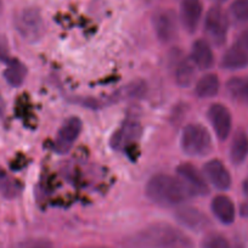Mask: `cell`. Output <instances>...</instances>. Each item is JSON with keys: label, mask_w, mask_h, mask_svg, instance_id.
<instances>
[{"label": "cell", "mask_w": 248, "mask_h": 248, "mask_svg": "<svg viewBox=\"0 0 248 248\" xmlns=\"http://www.w3.org/2000/svg\"><path fill=\"white\" fill-rule=\"evenodd\" d=\"M129 248H195L191 238L180 229L157 223L142 229L132 238Z\"/></svg>", "instance_id": "obj_1"}, {"label": "cell", "mask_w": 248, "mask_h": 248, "mask_svg": "<svg viewBox=\"0 0 248 248\" xmlns=\"http://www.w3.org/2000/svg\"><path fill=\"white\" fill-rule=\"evenodd\" d=\"M150 201L163 207H173L183 203L191 196V192L183 181L169 174H156L145 187Z\"/></svg>", "instance_id": "obj_2"}, {"label": "cell", "mask_w": 248, "mask_h": 248, "mask_svg": "<svg viewBox=\"0 0 248 248\" xmlns=\"http://www.w3.org/2000/svg\"><path fill=\"white\" fill-rule=\"evenodd\" d=\"M181 149L189 156H204L212 150V138L202 124H187L181 134Z\"/></svg>", "instance_id": "obj_3"}, {"label": "cell", "mask_w": 248, "mask_h": 248, "mask_svg": "<svg viewBox=\"0 0 248 248\" xmlns=\"http://www.w3.org/2000/svg\"><path fill=\"white\" fill-rule=\"evenodd\" d=\"M16 31L25 40L35 43L45 33V25L42 15L35 9H25L21 11L15 20Z\"/></svg>", "instance_id": "obj_4"}, {"label": "cell", "mask_w": 248, "mask_h": 248, "mask_svg": "<svg viewBox=\"0 0 248 248\" xmlns=\"http://www.w3.org/2000/svg\"><path fill=\"white\" fill-rule=\"evenodd\" d=\"M229 30V20L223 9L213 6L208 10L204 20V32L212 44L220 46L225 43Z\"/></svg>", "instance_id": "obj_5"}, {"label": "cell", "mask_w": 248, "mask_h": 248, "mask_svg": "<svg viewBox=\"0 0 248 248\" xmlns=\"http://www.w3.org/2000/svg\"><path fill=\"white\" fill-rule=\"evenodd\" d=\"M82 132V121L77 117H71L62 124L55 139V151L60 155L67 154Z\"/></svg>", "instance_id": "obj_6"}, {"label": "cell", "mask_w": 248, "mask_h": 248, "mask_svg": "<svg viewBox=\"0 0 248 248\" xmlns=\"http://www.w3.org/2000/svg\"><path fill=\"white\" fill-rule=\"evenodd\" d=\"M154 28L162 43H171L178 37V17L170 9L161 10L155 15Z\"/></svg>", "instance_id": "obj_7"}, {"label": "cell", "mask_w": 248, "mask_h": 248, "mask_svg": "<svg viewBox=\"0 0 248 248\" xmlns=\"http://www.w3.org/2000/svg\"><path fill=\"white\" fill-rule=\"evenodd\" d=\"M178 178L184 183V185L189 189L191 195H207L209 189L206 179L201 171L192 166L191 163H181L176 168Z\"/></svg>", "instance_id": "obj_8"}, {"label": "cell", "mask_w": 248, "mask_h": 248, "mask_svg": "<svg viewBox=\"0 0 248 248\" xmlns=\"http://www.w3.org/2000/svg\"><path fill=\"white\" fill-rule=\"evenodd\" d=\"M207 114H208V119L218 139H228L231 133V127H232V117H231L228 107L225 105L217 102V104L211 105Z\"/></svg>", "instance_id": "obj_9"}, {"label": "cell", "mask_w": 248, "mask_h": 248, "mask_svg": "<svg viewBox=\"0 0 248 248\" xmlns=\"http://www.w3.org/2000/svg\"><path fill=\"white\" fill-rule=\"evenodd\" d=\"M203 173L216 189L224 191L231 186V175L220 159L214 158L207 162L203 167Z\"/></svg>", "instance_id": "obj_10"}, {"label": "cell", "mask_w": 248, "mask_h": 248, "mask_svg": "<svg viewBox=\"0 0 248 248\" xmlns=\"http://www.w3.org/2000/svg\"><path fill=\"white\" fill-rule=\"evenodd\" d=\"M202 6L201 0H183L180 5V21L187 32L194 33L201 22Z\"/></svg>", "instance_id": "obj_11"}, {"label": "cell", "mask_w": 248, "mask_h": 248, "mask_svg": "<svg viewBox=\"0 0 248 248\" xmlns=\"http://www.w3.org/2000/svg\"><path fill=\"white\" fill-rule=\"evenodd\" d=\"M175 217L181 225L194 231L204 230L209 224L206 214L195 207H181L176 211Z\"/></svg>", "instance_id": "obj_12"}, {"label": "cell", "mask_w": 248, "mask_h": 248, "mask_svg": "<svg viewBox=\"0 0 248 248\" xmlns=\"http://www.w3.org/2000/svg\"><path fill=\"white\" fill-rule=\"evenodd\" d=\"M211 209L214 217L220 221L221 224L230 225L235 221L236 208L232 200L226 195H218L213 199L211 204Z\"/></svg>", "instance_id": "obj_13"}, {"label": "cell", "mask_w": 248, "mask_h": 248, "mask_svg": "<svg viewBox=\"0 0 248 248\" xmlns=\"http://www.w3.org/2000/svg\"><path fill=\"white\" fill-rule=\"evenodd\" d=\"M191 61L201 70H209L214 65V54L206 39H197L192 44Z\"/></svg>", "instance_id": "obj_14"}, {"label": "cell", "mask_w": 248, "mask_h": 248, "mask_svg": "<svg viewBox=\"0 0 248 248\" xmlns=\"http://www.w3.org/2000/svg\"><path fill=\"white\" fill-rule=\"evenodd\" d=\"M248 65V50L241 45L235 44L228 49L221 59V67L225 70L236 71L245 68Z\"/></svg>", "instance_id": "obj_15"}, {"label": "cell", "mask_w": 248, "mask_h": 248, "mask_svg": "<svg viewBox=\"0 0 248 248\" xmlns=\"http://www.w3.org/2000/svg\"><path fill=\"white\" fill-rule=\"evenodd\" d=\"M248 156V135L245 130H237L233 134L230 145V159L238 166L245 162Z\"/></svg>", "instance_id": "obj_16"}, {"label": "cell", "mask_w": 248, "mask_h": 248, "mask_svg": "<svg viewBox=\"0 0 248 248\" xmlns=\"http://www.w3.org/2000/svg\"><path fill=\"white\" fill-rule=\"evenodd\" d=\"M229 96L240 105H248V76L232 77L226 82Z\"/></svg>", "instance_id": "obj_17"}, {"label": "cell", "mask_w": 248, "mask_h": 248, "mask_svg": "<svg viewBox=\"0 0 248 248\" xmlns=\"http://www.w3.org/2000/svg\"><path fill=\"white\" fill-rule=\"evenodd\" d=\"M220 89V80L216 73H207L202 76L196 83L195 87V93L199 97L202 99H209L214 97L219 93Z\"/></svg>", "instance_id": "obj_18"}, {"label": "cell", "mask_w": 248, "mask_h": 248, "mask_svg": "<svg viewBox=\"0 0 248 248\" xmlns=\"http://www.w3.org/2000/svg\"><path fill=\"white\" fill-rule=\"evenodd\" d=\"M140 134L139 124L135 122H127L123 127L116 132L112 137V145L116 149H122L125 145H129L130 142L134 141Z\"/></svg>", "instance_id": "obj_19"}, {"label": "cell", "mask_w": 248, "mask_h": 248, "mask_svg": "<svg viewBox=\"0 0 248 248\" xmlns=\"http://www.w3.org/2000/svg\"><path fill=\"white\" fill-rule=\"evenodd\" d=\"M6 62H8V66L4 71V77L6 82L13 87H20L27 75V68L22 62L16 59H9Z\"/></svg>", "instance_id": "obj_20"}, {"label": "cell", "mask_w": 248, "mask_h": 248, "mask_svg": "<svg viewBox=\"0 0 248 248\" xmlns=\"http://www.w3.org/2000/svg\"><path fill=\"white\" fill-rule=\"evenodd\" d=\"M195 63L187 59H181L175 65V82L179 87L187 88L195 78Z\"/></svg>", "instance_id": "obj_21"}, {"label": "cell", "mask_w": 248, "mask_h": 248, "mask_svg": "<svg viewBox=\"0 0 248 248\" xmlns=\"http://www.w3.org/2000/svg\"><path fill=\"white\" fill-rule=\"evenodd\" d=\"M21 186L17 180L13 178L10 174L6 173L0 167V192L6 199H15L20 194Z\"/></svg>", "instance_id": "obj_22"}, {"label": "cell", "mask_w": 248, "mask_h": 248, "mask_svg": "<svg viewBox=\"0 0 248 248\" xmlns=\"http://www.w3.org/2000/svg\"><path fill=\"white\" fill-rule=\"evenodd\" d=\"M201 248H231L230 242L224 235L211 232L204 236L201 242Z\"/></svg>", "instance_id": "obj_23"}, {"label": "cell", "mask_w": 248, "mask_h": 248, "mask_svg": "<svg viewBox=\"0 0 248 248\" xmlns=\"http://www.w3.org/2000/svg\"><path fill=\"white\" fill-rule=\"evenodd\" d=\"M230 13L240 22L248 21V0H235L230 6Z\"/></svg>", "instance_id": "obj_24"}, {"label": "cell", "mask_w": 248, "mask_h": 248, "mask_svg": "<svg viewBox=\"0 0 248 248\" xmlns=\"http://www.w3.org/2000/svg\"><path fill=\"white\" fill-rule=\"evenodd\" d=\"M13 248H54V245L47 238L33 237L16 243Z\"/></svg>", "instance_id": "obj_25"}, {"label": "cell", "mask_w": 248, "mask_h": 248, "mask_svg": "<svg viewBox=\"0 0 248 248\" xmlns=\"http://www.w3.org/2000/svg\"><path fill=\"white\" fill-rule=\"evenodd\" d=\"M241 214H242L243 217H248V202L247 203L242 204V207H241Z\"/></svg>", "instance_id": "obj_26"}, {"label": "cell", "mask_w": 248, "mask_h": 248, "mask_svg": "<svg viewBox=\"0 0 248 248\" xmlns=\"http://www.w3.org/2000/svg\"><path fill=\"white\" fill-rule=\"evenodd\" d=\"M243 192H245L246 196L248 197V178L243 181Z\"/></svg>", "instance_id": "obj_27"}, {"label": "cell", "mask_w": 248, "mask_h": 248, "mask_svg": "<svg viewBox=\"0 0 248 248\" xmlns=\"http://www.w3.org/2000/svg\"><path fill=\"white\" fill-rule=\"evenodd\" d=\"M82 248H109V247H105V246H87V247H82Z\"/></svg>", "instance_id": "obj_28"}, {"label": "cell", "mask_w": 248, "mask_h": 248, "mask_svg": "<svg viewBox=\"0 0 248 248\" xmlns=\"http://www.w3.org/2000/svg\"><path fill=\"white\" fill-rule=\"evenodd\" d=\"M4 112V102H3V100L0 99V114L3 113Z\"/></svg>", "instance_id": "obj_29"}, {"label": "cell", "mask_w": 248, "mask_h": 248, "mask_svg": "<svg viewBox=\"0 0 248 248\" xmlns=\"http://www.w3.org/2000/svg\"><path fill=\"white\" fill-rule=\"evenodd\" d=\"M213 1H216V3H225L226 0H213Z\"/></svg>", "instance_id": "obj_30"}, {"label": "cell", "mask_w": 248, "mask_h": 248, "mask_svg": "<svg viewBox=\"0 0 248 248\" xmlns=\"http://www.w3.org/2000/svg\"><path fill=\"white\" fill-rule=\"evenodd\" d=\"M0 8H1V5H0Z\"/></svg>", "instance_id": "obj_31"}]
</instances>
